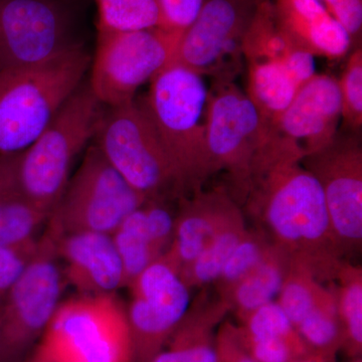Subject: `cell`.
Masks as SVG:
<instances>
[{
	"label": "cell",
	"mask_w": 362,
	"mask_h": 362,
	"mask_svg": "<svg viewBox=\"0 0 362 362\" xmlns=\"http://www.w3.org/2000/svg\"><path fill=\"white\" fill-rule=\"evenodd\" d=\"M305 153L273 131L252 163L243 206L291 265L319 282H334L344 261L320 185L302 164Z\"/></svg>",
	"instance_id": "6da1fadb"
},
{
	"label": "cell",
	"mask_w": 362,
	"mask_h": 362,
	"mask_svg": "<svg viewBox=\"0 0 362 362\" xmlns=\"http://www.w3.org/2000/svg\"><path fill=\"white\" fill-rule=\"evenodd\" d=\"M209 89L202 76L168 64L139 100L175 168L185 195L214 175L206 141Z\"/></svg>",
	"instance_id": "7a4b0ae2"
},
{
	"label": "cell",
	"mask_w": 362,
	"mask_h": 362,
	"mask_svg": "<svg viewBox=\"0 0 362 362\" xmlns=\"http://www.w3.org/2000/svg\"><path fill=\"white\" fill-rule=\"evenodd\" d=\"M90 62L75 44L37 65L0 71V154L23 151L39 137L82 85Z\"/></svg>",
	"instance_id": "3957f363"
},
{
	"label": "cell",
	"mask_w": 362,
	"mask_h": 362,
	"mask_svg": "<svg viewBox=\"0 0 362 362\" xmlns=\"http://www.w3.org/2000/svg\"><path fill=\"white\" fill-rule=\"evenodd\" d=\"M102 107L89 83L81 85L30 146L11 153L14 177L33 206L49 214L56 209L74 160L96 134Z\"/></svg>",
	"instance_id": "277c9868"
},
{
	"label": "cell",
	"mask_w": 362,
	"mask_h": 362,
	"mask_svg": "<svg viewBox=\"0 0 362 362\" xmlns=\"http://www.w3.org/2000/svg\"><path fill=\"white\" fill-rule=\"evenodd\" d=\"M63 233L52 213L35 252L0 305V362H21L30 356L61 304L66 283L58 254Z\"/></svg>",
	"instance_id": "5b68a950"
},
{
	"label": "cell",
	"mask_w": 362,
	"mask_h": 362,
	"mask_svg": "<svg viewBox=\"0 0 362 362\" xmlns=\"http://www.w3.org/2000/svg\"><path fill=\"white\" fill-rule=\"evenodd\" d=\"M33 350L49 362H134L126 304L117 293L64 300Z\"/></svg>",
	"instance_id": "8992f818"
},
{
	"label": "cell",
	"mask_w": 362,
	"mask_h": 362,
	"mask_svg": "<svg viewBox=\"0 0 362 362\" xmlns=\"http://www.w3.org/2000/svg\"><path fill=\"white\" fill-rule=\"evenodd\" d=\"M95 137L112 168L147 199L185 197L177 173L139 100L108 107Z\"/></svg>",
	"instance_id": "52a82bcc"
},
{
	"label": "cell",
	"mask_w": 362,
	"mask_h": 362,
	"mask_svg": "<svg viewBox=\"0 0 362 362\" xmlns=\"http://www.w3.org/2000/svg\"><path fill=\"white\" fill-rule=\"evenodd\" d=\"M206 141L211 171H225L228 192L243 206L252 163L273 133L233 80H214L206 105Z\"/></svg>",
	"instance_id": "ba28073f"
},
{
	"label": "cell",
	"mask_w": 362,
	"mask_h": 362,
	"mask_svg": "<svg viewBox=\"0 0 362 362\" xmlns=\"http://www.w3.org/2000/svg\"><path fill=\"white\" fill-rule=\"evenodd\" d=\"M181 33L163 28L108 32L98 30L90 89L108 107L135 99L136 92L170 63Z\"/></svg>",
	"instance_id": "9c48e42d"
},
{
	"label": "cell",
	"mask_w": 362,
	"mask_h": 362,
	"mask_svg": "<svg viewBox=\"0 0 362 362\" xmlns=\"http://www.w3.org/2000/svg\"><path fill=\"white\" fill-rule=\"evenodd\" d=\"M146 201L112 168L96 145H92L52 213L65 233L112 235Z\"/></svg>",
	"instance_id": "30bf717a"
},
{
	"label": "cell",
	"mask_w": 362,
	"mask_h": 362,
	"mask_svg": "<svg viewBox=\"0 0 362 362\" xmlns=\"http://www.w3.org/2000/svg\"><path fill=\"white\" fill-rule=\"evenodd\" d=\"M257 4L255 0H202L194 21L181 33L169 64L214 80H233L242 45Z\"/></svg>",
	"instance_id": "8fae6325"
},
{
	"label": "cell",
	"mask_w": 362,
	"mask_h": 362,
	"mask_svg": "<svg viewBox=\"0 0 362 362\" xmlns=\"http://www.w3.org/2000/svg\"><path fill=\"white\" fill-rule=\"evenodd\" d=\"M302 164L320 185L343 255L361 251L362 147L359 134L338 131L327 146L304 156Z\"/></svg>",
	"instance_id": "7c38bea8"
},
{
	"label": "cell",
	"mask_w": 362,
	"mask_h": 362,
	"mask_svg": "<svg viewBox=\"0 0 362 362\" xmlns=\"http://www.w3.org/2000/svg\"><path fill=\"white\" fill-rule=\"evenodd\" d=\"M128 289L131 300L126 309L134 362H149L161 351L189 308L190 289L164 256L147 267Z\"/></svg>",
	"instance_id": "4fadbf2b"
},
{
	"label": "cell",
	"mask_w": 362,
	"mask_h": 362,
	"mask_svg": "<svg viewBox=\"0 0 362 362\" xmlns=\"http://www.w3.org/2000/svg\"><path fill=\"white\" fill-rule=\"evenodd\" d=\"M73 45L51 0H0V71L37 65Z\"/></svg>",
	"instance_id": "5bb4252c"
},
{
	"label": "cell",
	"mask_w": 362,
	"mask_h": 362,
	"mask_svg": "<svg viewBox=\"0 0 362 362\" xmlns=\"http://www.w3.org/2000/svg\"><path fill=\"white\" fill-rule=\"evenodd\" d=\"M340 120L341 99L337 78L316 74L300 88L273 129L297 145L306 156L334 139Z\"/></svg>",
	"instance_id": "9a60e30c"
},
{
	"label": "cell",
	"mask_w": 362,
	"mask_h": 362,
	"mask_svg": "<svg viewBox=\"0 0 362 362\" xmlns=\"http://www.w3.org/2000/svg\"><path fill=\"white\" fill-rule=\"evenodd\" d=\"M178 201L173 243L163 256L180 274L243 209L225 187L202 188Z\"/></svg>",
	"instance_id": "2e32d148"
},
{
	"label": "cell",
	"mask_w": 362,
	"mask_h": 362,
	"mask_svg": "<svg viewBox=\"0 0 362 362\" xmlns=\"http://www.w3.org/2000/svg\"><path fill=\"white\" fill-rule=\"evenodd\" d=\"M58 254L66 284L73 286L78 294H112L125 287L122 261L112 235L63 233Z\"/></svg>",
	"instance_id": "e0dca14e"
},
{
	"label": "cell",
	"mask_w": 362,
	"mask_h": 362,
	"mask_svg": "<svg viewBox=\"0 0 362 362\" xmlns=\"http://www.w3.org/2000/svg\"><path fill=\"white\" fill-rule=\"evenodd\" d=\"M272 4L279 28L298 49L331 61L354 49L349 32L319 0H273Z\"/></svg>",
	"instance_id": "ac0fdd59"
},
{
	"label": "cell",
	"mask_w": 362,
	"mask_h": 362,
	"mask_svg": "<svg viewBox=\"0 0 362 362\" xmlns=\"http://www.w3.org/2000/svg\"><path fill=\"white\" fill-rule=\"evenodd\" d=\"M218 295L202 290L159 354L149 362H216V337L228 313Z\"/></svg>",
	"instance_id": "d6986e66"
},
{
	"label": "cell",
	"mask_w": 362,
	"mask_h": 362,
	"mask_svg": "<svg viewBox=\"0 0 362 362\" xmlns=\"http://www.w3.org/2000/svg\"><path fill=\"white\" fill-rule=\"evenodd\" d=\"M49 216L21 192L14 177L11 153L0 154V246H18L37 239Z\"/></svg>",
	"instance_id": "ffe728a7"
},
{
	"label": "cell",
	"mask_w": 362,
	"mask_h": 362,
	"mask_svg": "<svg viewBox=\"0 0 362 362\" xmlns=\"http://www.w3.org/2000/svg\"><path fill=\"white\" fill-rule=\"evenodd\" d=\"M291 267V262L282 250L273 244L265 258L235 285L226 298L228 310L239 322L252 311L276 301Z\"/></svg>",
	"instance_id": "44dd1931"
},
{
	"label": "cell",
	"mask_w": 362,
	"mask_h": 362,
	"mask_svg": "<svg viewBox=\"0 0 362 362\" xmlns=\"http://www.w3.org/2000/svg\"><path fill=\"white\" fill-rule=\"evenodd\" d=\"M246 95L267 125L274 128L299 90L280 63L249 62Z\"/></svg>",
	"instance_id": "7402d4cb"
},
{
	"label": "cell",
	"mask_w": 362,
	"mask_h": 362,
	"mask_svg": "<svg viewBox=\"0 0 362 362\" xmlns=\"http://www.w3.org/2000/svg\"><path fill=\"white\" fill-rule=\"evenodd\" d=\"M332 284L343 333L342 349L354 359L362 354V269L343 261Z\"/></svg>",
	"instance_id": "603a6c76"
},
{
	"label": "cell",
	"mask_w": 362,
	"mask_h": 362,
	"mask_svg": "<svg viewBox=\"0 0 362 362\" xmlns=\"http://www.w3.org/2000/svg\"><path fill=\"white\" fill-rule=\"evenodd\" d=\"M244 211L238 214L214 235L206 249L180 272L190 290L214 284L235 247L247 233Z\"/></svg>",
	"instance_id": "cb8c5ba5"
},
{
	"label": "cell",
	"mask_w": 362,
	"mask_h": 362,
	"mask_svg": "<svg viewBox=\"0 0 362 362\" xmlns=\"http://www.w3.org/2000/svg\"><path fill=\"white\" fill-rule=\"evenodd\" d=\"M142 206L131 213L112 233L122 261L126 288L147 267L163 256L150 235Z\"/></svg>",
	"instance_id": "d4e9b609"
},
{
	"label": "cell",
	"mask_w": 362,
	"mask_h": 362,
	"mask_svg": "<svg viewBox=\"0 0 362 362\" xmlns=\"http://www.w3.org/2000/svg\"><path fill=\"white\" fill-rule=\"evenodd\" d=\"M295 49L277 25L272 0L259 2L243 40L242 54L247 63H282Z\"/></svg>",
	"instance_id": "484cf974"
},
{
	"label": "cell",
	"mask_w": 362,
	"mask_h": 362,
	"mask_svg": "<svg viewBox=\"0 0 362 362\" xmlns=\"http://www.w3.org/2000/svg\"><path fill=\"white\" fill-rule=\"evenodd\" d=\"M330 287L332 292L329 296L296 326L297 332L308 349L310 356L319 357L324 362H334L343 345L337 298L332 286Z\"/></svg>",
	"instance_id": "4316f807"
},
{
	"label": "cell",
	"mask_w": 362,
	"mask_h": 362,
	"mask_svg": "<svg viewBox=\"0 0 362 362\" xmlns=\"http://www.w3.org/2000/svg\"><path fill=\"white\" fill-rule=\"evenodd\" d=\"M273 246L270 238L263 230L255 226L247 228L243 239L235 247L230 258L228 259L220 276L214 283L216 290L221 301L225 302L235 285L258 266Z\"/></svg>",
	"instance_id": "83f0119b"
},
{
	"label": "cell",
	"mask_w": 362,
	"mask_h": 362,
	"mask_svg": "<svg viewBox=\"0 0 362 362\" xmlns=\"http://www.w3.org/2000/svg\"><path fill=\"white\" fill-rule=\"evenodd\" d=\"M98 30L134 32L160 28L161 14L156 0H96Z\"/></svg>",
	"instance_id": "f1b7e54d"
},
{
	"label": "cell",
	"mask_w": 362,
	"mask_h": 362,
	"mask_svg": "<svg viewBox=\"0 0 362 362\" xmlns=\"http://www.w3.org/2000/svg\"><path fill=\"white\" fill-rule=\"evenodd\" d=\"M331 292V287H325L308 271L291 265L276 301L296 328Z\"/></svg>",
	"instance_id": "f546056e"
},
{
	"label": "cell",
	"mask_w": 362,
	"mask_h": 362,
	"mask_svg": "<svg viewBox=\"0 0 362 362\" xmlns=\"http://www.w3.org/2000/svg\"><path fill=\"white\" fill-rule=\"evenodd\" d=\"M341 99V119L345 130L359 134L362 127V49L354 47L340 78H337Z\"/></svg>",
	"instance_id": "4dcf8cb0"
},
{
	"label": "cell",
	"mask_w": 362,
	"mask_h": 362,
	"mask_svg": "<svg viewBox=\"0 0 362 362\" xmlns=\"http://www.w3.org/2000/svg\"><path fill=\"white\" fill-rule=\"evenodd\" d=\"M238 327L240 333L247 337L277 338L306 347L277 301L270 302L252 311L240 321Z\"/></svg>",
	"instance_id": "1f68e13d"
},
{
	"label": "cell",
	"mask_w": 362,
	"mask_h": 362,
	"mask_svg": "<svg viewBox=\"0 0 362 362\" xmlns=\"http://www.w3.org/2000/svg\"><path fill=\"white\" fill-rule=\"evenodd\" d=\"M37 239L18 246H0V305L37 247Z\"/></svg>",
	"instance_id": "d6a6232c"
},
{
	"label": "cell",
	"mask_w": 362,
	"mask_h": 362,
	"mask_svg": "<svg viewBox=\"0 0 362 362\" xmlns=\"http://www.w3.org/2000/svg\"><path fill=\"white\" fill-rule=\"evenodd\" d=\"M160 9V28L182 33L194 21L202 0H156Z\"/></svg>",
	"instance_id": "836d02e7"
},
{
	"label": "cell",
	"mask_w": 362,
	"mask_h": 362,
	"mask_svg": "<svg viewBox=\"0 0 362 362\" xmlns=\"http://www.w3.org/2000/svg\"><path fill=\"white\" fill-rule=\"evenodd\" d=\"M216 362H256L245 349L238 325L223 321L216 337Z\"/></svg>",
	"instance_id": "e575fe53"
},
{
	"label": "cell",
	"mask_w": 362,
	"mask_h": 362,
	"mask_svg": "<svg viewBox=\"0 0 362 362\" xmlns=\"http://www.w3.org/2000/svg\"><path fill=\"white\" fill-rule=\"evenodd\" d=\"M331 16L349 32L354 47H359L362 33V0H319Z\"/></svg>",
	"instance_id": "d590c367"
},
{
	"label": "cell",
	"mask_w": 362,
	"mask_h": 362,
	"mask_svg": "<svg viewBox=\"0 0 362 362\" xmlns=\"http://www.w3.org/2000/svg\"><path fill=\"white\" fill-rule=\"evenodd\" d=\"M314 58L315 57L312 56L309 52L296 47L280 64H282L298 87L301 88L317 74Z\"/></svg>",
	"instance_id": "8d00e7d4"
},
{
	"label": "cell",
	"mask_w": 362,
	"mask_h": 362,
	"mask_svg": "<svg viewBox=\"0 0 362 362\" xmlns=\"http://www.w3.org/2000/svg\"><path fill=\"white\" fill-rule=\"evenodd\" d=\"M21 362H49L47 361V359L44 358L42 356H40L37 351L33 350L32 354L30 356H26L25 359H23Z\"/></svg>",
	"instance_id": "74e56055"
},
{
	"label": "cell",
	"mask_w": 362,
	"mask_h": 362,
	"mask_svg": "<svg viewBox=\"0 0 362 362\" xmlns=\"http://www.w3.org/2000/svg\"><path fill=\"white\" fill-rule=\"evenodd\" d=\"M351 362H362L361 357H357V358L352 359Z\"/></svg>",
	"instance_id": "f35d334b"
},
{
	"label": "cell",
	"mask_w": 362,
	"mask_h": 362,
	"mask_svg": "<svg viewBox=\"0 0 362 362\" xmlns=\"http://www.w3.org/2000/svg\"><path fill=\"white\" fill-rule=\"evenodd\" d=\"M255 1L257 2V4H259V2L264 1V0H255Z\"/></svg>",
	"instance_id": "ab89813d"
}]
</instances>
